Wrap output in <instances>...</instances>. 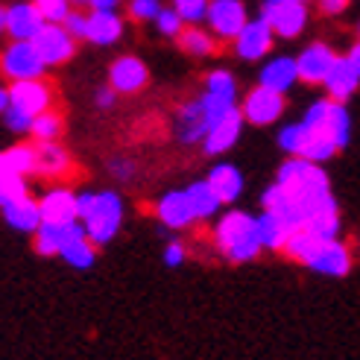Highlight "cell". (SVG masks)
Here are the masks:
<instances>
[{
  "label": "cell",
  "instance_id": "obj_27",
  "mask_svg": "<svg viewBox=\"0 0 360 360\" xmlns=\"http://www.w3.org/2000/svg\"><path fill=\"white\" fill-rule=\"evenodd\" d=\"M188 200H191V205H193L196 220L211 217V214H217L220 205H223V202H220V196L214 193V188L208 185V179H205V182H196V185L188 188Z\"/></svg>",
  "mask_w": 360,
  "mask_h": 360
},
{
  "label": "cell",
  "instance_id": "obj_8",
  "mask_svg": "<svg viewBox=\"0 0 360 360\" xmlns=\"http://www.w3.org/2000/svg\"><path fill=\"white\" fill-rule=\"evenodd\" d=\"M35 50L41 53L44 65H65L74 56V35H70L62 24H44V30L32 39Z\"/></svg>",
  "mask_w": 360,
  "mask_h": 360
},
{
  "label": "cell",
  "instance_id": "obj_22",
  "mask_svg": "<svg viewBox=\"0 0 360 360\" xmlns=\"http://www.w3.org/2000/svg\"><path fill=\"white\" fill-rule=\"evenodd\" d=\"M120 30H123V24L115 12H91L88 15V35L85 39L100 44V47H109L120 39Z\"/></svg>",
  "mask_w": 360,
  "mask_h": 360
},
{
  "label": "cell",
  "instance_id": "obj_28",
  "mask_svg": "<svg viewBox=\"0 0 360 360\" xmlns=\"http://www.w3.org/2000/svg\"><path fill=\"white\" fill-rule=\"evenodd\" d=\"M65 235H68V226L41 223L39 231H35V252H39V255H59Z\"/></svg>",
  "mask_w": 360,
  "mask_h": 360
},
{
  "label": "cell",
  "instance_id": "obj_19",
  "mask_svg": "<svg viewBox=\"0 0 360 360\" xmlns=\"http://www.w3.org/2000/svg\"><path fill=\"white\" fill-rule=\"evenodd\" d=\"M4 205V217L12 229L18 231H30V235H35L39 231V226L44 223L41 217V205L30 200V196H24V200H12V202H0Z\"/></svg>",
  "mask_w": 360,
  "mask_h": 360
},
{
  "label": "cell",
  "instance_id": "obj_11",
  "mask_svg": "<svg viewBox=\"0 0 360 360\" xmlns=\"http://www.w3.org/2000/svg\"><path fill=\"white\" fill-rule=\"evenodd\" d=\"M337 59H340V56H337L331 47H326V44H311V47L296 59V65H299V79L308 82V85L326 82L328 74L334 70V65H337Z\"/></svg>",
  "mask_w": 360,
  "mask_h": 360
},
{
  "label": "cell",
  "instance_id": "obj_13",
  "mask_svg": "<svg viewBox=\"0 0 360 360\" xmlns=\"http://www.w3.org/2000/svg\"><path fill=\"white\" fill-rule=\"evenodd\" d=\"M150 74L147 65L135 56H120L112 68H109V82L117 94H138L143 85H147Z\"/></svg>",
  "mask_w": 360,
  "mask_h": 360
},
{
  "label": "cell",
  "instance_id": "obj_31",
  "mask_svg": "<svg viewBox=\"0 0 360 360\" xmlns=\"http://www.w3.org/2000/svg\"><path fill=\"white\" fill-rule=\"evenodd\" d=\"M308 138H311V126L308 123H293V126H287V129H281L278 147L284 153H290V155H302L304 147H308Z\"/></svg>",
  "mask_w": 360,
  "mask_h": 360
},
{
  "label": "cell",
  "instance_id": "obj_16",
  "mask_svg": "<svg viewBox=\"0 0 360 360\" xmlns=\"http://www.w3.org/2000/svg\"><path fill=\"white\" fill-rule=\"evenodd\" d=\"M59 255L70 264V266H77V269H88L94 264V240L88 238V231L85 226L79 223H70L68 226V235H65V243H62V252Z\"/></svg>",
  "mask_w": 360,
  "mask_h": 360
},
{
  "label": "cell",
  "instance_id": "obj_47",
  "mask_svg": "<svg viewBox=\"0 0 360 360\" xmlns=\"http://www.w3.org/2000/svg\"><path fill=\"white\" fill-rule=\"evenodd\" d=\"M349 59H352V62H354V68L360 70V41H357V44L352 47V53H349Z\"/></svg>",
  "mask_w": 360,
  "mask_h": 360
},
{
  "label": "cell",
  "instance_id": "obj_32",
  "mask_svg": "<svg viewBox=\"0 0 360 360\" xmlns=\"http://www.w3.org/2000/svg\"><path fill=\"white\" fill-rule=\"evenodd\" d=\"M326 132L334 138V143L340 150L349 143V112H346V105L343 103H337L334 100V109H331V117H328V126H326Z\"/></svg>",
  "mask_w": 360,
  "mask_h": 360
},
{
  "label": "cell",
  "instance_id": "obj_17",
  "mask_svg": "<svg viewBox=\"0 0 360 360\" xmlns=\"http://www.w3.org/2000/svg\"><path fill=\"white\" fill-rule=\"evenodd\" d=\"M158 220L165 223L167 229H188L196 214H193V205L188 200V191H173V193H165L161 196V202L155 208Z\"/></svg>",
  "mask_w": 360,
  "mask_h": 360
},
{
  "label": "cell",
  "instance_id": "obj_18",
  "mask_svg": "<svg viewBox=\"0 0 360 360\" xmlns=\"http://www.w3.org/2000/svg\"><path fill=\"white\" fill-rule=\"evenodd\" d=\"M74 165H70V155L59 147L56 141L47 143H35V173L44 179H65Z\"/></svg>",
  "mask_w": 360,
  "mask_h": 360
},
{
  "label": "cell",
  "instance_id": "obj_43",
  "mask_svg": "<svg viewBox=\"0 0 360 360\" xmlns=\"http://www.w3.org/2000/svg\"><path fill=\"white\" fill-rule=\"evenodd\" d=\"M109 170H112V176H115V179H129V176H132V161H123V158H115Z\"/></svg>",
  "mask_w": 360,
  "mask_h": 360
},
{
  "label": "cell",
  "instance_id": "obj_35",
  "mask_svg": "<svg viewBox=\"0 0 360 360\" xmlns=\"http://www.w3.org/2000/svg\"><path fill=\"white\" fill-rule=\"evenodd\" d=\"M35 9L47 24H65V18L70 15V0H35Z\"/></svg>",
  "mask_w": 360,
  "mask_h": 360
},
{
  "label": "cell",
  "instance_id": "obj_21",
  "mask_svg": "<svg viewBox=\"0 0 360 360\" xmlns=\"http://www.w3.org/2000/svg\"><path fill=\"white\" fill-rule=\"evenodd\" d=\"M357 82H360V70H357V68H354V62L346 56V59H337L334 70H331L328 79H326V88H328L331 100L343 103V100H349V97L354 94Z\"/></svg>",
  "mask_w": 360,
  "mask_h": 360
},
{
  "label": "cell",
  "instance_id": "obj_25",
  "mask_svg": "<svg viewBox=\"0 0 360 360\" xmlns=\"http://www.w3.org/2000/svg\"><path fill=\"white\" fill-rule=\"evenodd\" d=\"M258 235H261L264 249H281V252H284V246H287V240H290L293 231L287 229V223L278 220L276 214L264 211L261 217H258Z\"/></svg>",
  "mask_w": 360,
  "mask_h": 360
},
{
  "label": "cell",
  "instance_id": "obj_45",
  "mask_svg": "<svg viewBox=\"0 0 360 360\" xmlns=\"http://www.w3.org/2000/svg\"><path fill=\"white\" fill-rule=\"evenodd\" d=\"M85 4L94 12H115V6L120 4V0H85Z\"/></svg>",
  "mask_w": 360,
  "mask_h": 360
},
{
  "label": "cell",
  "instance_id": "obj_3",
  "mask_svg": "<svg viewBox=\"0 0 360 360\" xmlns=\"http://www.w3.org/2000/svg\"><path fill=\"white\" fill-rule=\"evenodd\" d=\"M0 68L12 82H21V79H41L44 74V59L41 53L35 50L32 41H12L4 50V59H0Z\"/></svg>",
  "mask_w": 360,
  "mask_h": 360
},
{
  "label": "cell",
  "instance_id": "obj_41",
  "mask_svg": "<svg viewBox=\"0 0 360 360\" xmlns=\"http://www.w3.org/2000/svg\"><path fill=\"white\" fill-rule=\"evenodd\" d=\"M94 205H97V193H79L77 196V208H79V220H85L88 214L94 211Z\"/></svg>",
  "mask_w": 360,
  "mask_h": 360
},
{
  "label": "cell",
  "instance_id": "obj_44",
  "mask_svg": "<svg viewBox=\"0 0 360 360\" xmlns=\"http://www.w3.org/2000/svg\"><path fill=\"white\" fill-rule=\"evenodd\" d=\"M346 6H349V0H319V9L326 15H337V12H343Z\"/></svg>",
  "mask_w": 360,
  "mask_h": 360
},
{
  "label": "cell",
  "instance_id": "obj_26",
  "mask_svg": "<svg viewBox=\"0 0 360 360\" xmlns=\"http://www.w3.org/2000/svg\"><path fill=\"white\" fill-rule=\"evenodd\" d=\"M0 170H9L18 176L35 173V147L32 143H15V147L4 150V155H0Z\"/></svg>",
  "mask_w": 360,
  "mask_h": 360
},
{
  "label": "cell",
  "instance_id": "obj_30",
  "mask_svg": "<svg viewBox=\"0 0 360 360\" xmlns=\"http://www.w3.org/2000/svg\"><path fill=\"white\" fill-rule=\"evenodd\" d=\"M30 135L39 141V143L59 141V135H62V115H59V112H53V109H47L44 115H39V117L32 120Z\"/></svg>",
  "mask_w": 360,
  "mask_h": 360
},
{
  "label": "cell",
  "instance_id": "obj_24",
  "mask_svg": "<svg viewBox=\"0 0 360 360\" xmlns=\"http://www.w3.org/2000/svg\"><path fill=\"white\" fill-rule=\"evenodd\" d=\"M299 79V65H296V59H273L264 70H261V85H266V88H276V91H287L293 82Z\"/></svg>",
  "mask_w": 360,
  "mask_h": 360
},
{
  "label": "cell",
  "instance_id": "obj_14",
  "mask_svg": "<svg viewBox=\"0 0 360 360\" xmlns=\"http://www.w3.org/2000/svg\"><path fill=\"white\" fill-rule=\"evenodd\" d=\"M273 35L276 30L266 24V18H258V21H249L243 27V32L235 39V47H238V56L240 59H249V62H255L261 59L264 53L273 47Z\"/></svg>",
  "mask_w": 360,
  "mask_h": 360
},
{
  "label": "cell",
  "instance_id": "obj_37",
  "mask_svg": "<svg viewBox=\"0 0 360 360\" xmlns=\"http://www.w3.org/2000/svg\"><path fill=\"white\" fill-rule=\"evenodd\" d=\"M155 24H158V30L165 32V35H173V39H179V35H182V15H179L176 9H161V15L155 18Z\"/></svg>",
  "mask_w": 360,
  "mask_h": 360
},
{
  "label": "cell",
  "instance_id": "obj_2",
  "mask_svg": "<svg viewBox=\"0 0 360 360\" xmlns=\"http://www.w3.org/2000/svg\"><path fill=\"white\" fill-rule=\"evenodd\" d=\"M120 220H123V202H120V196L112 193V191H105V193H97V205L82 220V226L88 231V238L94 240V246H103V243H109L117 235Z\"/></svg>",
  "mask_w": 360,
  "mask_h": 360
},
{
  "label": "cell",
  "instance_id": "obj_49",
  "mask_svg": "<svg viewBox=\"0 0 360 360\" xmlns=\"http://www.w3.org/2000/svg\"><path fill=\"white\" fill-rule=\"evenodd\" d=\"M296 4H304V0H296Z\"/></svg>",
  "mask_w": 360,
  "mask_h": 360
},
{
  "label": "cell",
  "instance_id": "obj_29",
  "mask_svg": "<svg viewBox=\"0 0 360 360\" xmlns=\"http://www.w3.org/2000/svg\"><path fill=\"white\" fill-rule=\"evenodd\" d=\"M179 47H182L185 53H191V56H208V53H214V39L193 24V27L182 30V35H179Z\"/></svg>",
  "mask_w": 360,
  "mask_h": 360
},
{
  "label": "cell",
  "instance_id": "obj_4",
  "mask_svg": "<svg viewBox=\"0 0 360 360\" xmlns=\"http://www.w3.org/2000/svg\"><path fill=\"white\" fill-rule=\"evenodd\" d=\"M9 112H21L27 117H39L50 109V100H53V88L44 79H21V82H12L9 85Z\"/></svg>",
  "mask_w": 360,
  "mask_h": 360
},
{
  "label": "cell",
  "instance_id": "obj_42",
  "mask_svg": "<svg viewBox=\"0 0 360 360\" xmlns=\"http://www.w3.org/2000/svg\"><path fill=\"white\" fill-rule=\"evenodd\" d=\"M182 261H185V246L182 243H170L167 252H165V264L167 266H179Z\"/></svg>",
  "mask_w": 360,
  "mask_h": 360
},
{
  "label": "cell",
  "instance_id": "obj_15",
  "mask_svg": "<svg viewBox=\"0 0 360 360\" xmlns=\"http://www.w3.org/2000/svg\"><path fill=\"white\" fill-rule=\"evenodd\" d=\"M41 205V217L44 223H56V226H70L79 220V208H77V193H70L65 188H53L44 193Z\"/></svg>",
  "mask_w": 360,
  "mask_h": 360
},
{
  "label": "cell",
  "instance_id": "obj_1",
  "mask_svg": "<svg viewBox=\"0 0 360 360\" xmlns=\"http://www.w3.org/2000/svg\"><path fill=\"white\" fill-rule=\"evenodd\" d=\"M214 240L223 255L235 264L252 261L264 249L258 235V217H249L243 211H229L214 229Z\"/></svg>",
  "mask_w": 360,
  "mask_h": 360
},
{
  "label": "cell",
  "instance_id": "obj_9",
  "mask_svg": "<svg viewBox=\"0 0 360 360\" xmlns=\"http://www.w3.org/2000/svg\"><path fill=\"white\" fill-rule=\"evenodd\" d=\"M208 24L214 30V35L220 39H238L243 32L246 21V6L240 0H211V9H208Z\"/></svg>",
  "mask_w": 360,
  "mask_h": 360
},
{
  "label": "cell",
  "instance_id": "obj_48",
  "mask_svg": "<svg viewBox=\"0 0 360 360\" xmlns=\"http://www.w3.org/2000/svg\"><path fill=\"white\" fill-rule=\"evenodd\" d=\"M77 4H85V0H77Z\"/></svg>",
  "mask_w": 360,
  "mask_h": 360
},
{
  "label": "cell",
  "instance_id": "obj_23",
  "mask_svg": "<svg viewBox=\"0 0 360 360\" xmlns=\"http://www.w3.org/2000/svg\"><path fill=\"white\" fill-rule=\"evenodd\" d=\"M208 185L220 196V202H235L243 191V176L231 165H217L208 176Z\"/></svg>",
  "mask_w": 360,
  "mask_h": 360
},
{
  "label": "cell",
  "instance_id": "obj_33",
  "mask_svg": "<svg viewBox=\"0 0 360 360\" xmlns=\"http://www.w3.org/2000/svg\"><path fill=\"white\" fill-rule=\"evenodd\" d=\"M27 185H24V176L9 173V170H0V202H12V200H24Z\"/></svg>",
  "mask_w": 360,
  "mask_h": 360
},
{
  "label": "cell",
  "instance_id": "obj_46",
  "mask_svg": "<svg viewBox=\"0 0 360 360\" xmlns=\"http://www.w3.org/2000/svg\"><path fill=\"white\" fill-rule=\"evenodd\" d=\"M112 103H115V88H103V91H97V105L100 109H109Z\"/></svg>",
  "mask_w": 360,
  "mask_h": 360
},
{
  "label": "cell",
  "instance_id": "obj_6",
  "mask_svg": "<svg viewBox=\"0 0 360 360\" xmlns=\"http://www.w3.org/2000/svg\"><path fill=\"white\" fill-rule=\"evenodd\" d=\"M284 115V94L276 91V88L258 85L252 88L249 97L243 100V117L255 126H266Z\"/></svg>",
  "mask_w": 360,
  "mask_h": 360
},
{
  "label": "cell",
  "instance_id": "obj_39",
  "mask_svg": "<svg viewBox=\"0 0 360 360\" xmlns=\"http://www.w3.org/2000/svg\"><path fill=\"white\" fill-rule=\"evenodd\" d=\"M179 117H182V123L188 126V129H193V126H200L202 120V100H191L182 105V112H179Z\"/></svg>",
  "mask_w": 360,
  "mask_h": 360
},
{
  "label": "cell",
  "instance_id": "obj_34",
  "mask_svg": "<svg viewBox=\"0 0 360 360\" xmlns=\"http://www.w3.org/2000/svg\"><path fill=\"white\" fill-rule=\"evenodd\" d=\"M173 9L182 15L185 24H200L202 18H208L211 0H173Z\"/></svg>",
  "mask_w": 360,
  "mask_h": 360
},
{
  "label": "cell",
  "instance_id": "obj_38",
  "mask_svg": "<svg viewBox=\"0 0 360 360\" xmlns=\"http://www.w3.org/2000/svg\"><path fill=\"white\" fill-rule=\"evenodd\" d=\"M129 15L135 18V21H150V18L161 15V6H158V0H132Z\"/></svg>",
  "mask_w": 360,
  "mask_h": 360
},
{
  "label": "cell",
  "instance_id": "obj_36",
  "mask_svg": "<svg viewBox=\"0 0 360 360\" xmlns=\"http://www.w3.org/2000/svg\"><path fill=\"white\" fill-rule=\"evenodd\" d=\"M205 85H208V94H217V97H229V100H235V94H238L235 77H231L229 70H214Z\"/></svg>",
  "mask_w": 360,
  "mask_h": 360
},
{
  "label": "cell",
  "instance_id": "obj_20",
  "mask_svg": "<svg viewBox=\"0 0 360 360\" xmlns=\"http://www.w3.org/2000/svg\"><path fill=\"white\" fill-rule=\"evenodd\" d=\"M243 109H231L214 129L208 132V138H205V153L208 155H220V153H226L231 143L238 141V135H240V126H243Z\"/></svg>",
  "mask_w": 360,
  "mask_h": 360
},
{
  "label": "cell",
  "instance_id": "obj_5",
  "mask_svg": "<svg viewBox=\"0 0 360 360\" xmlns=\"http://www.w3.org/2000/svg\"><path fill=\"white\" fill-rule=\"evenodd\" d=\"M261 18H266V24L281 39H296L304 30V21H308V9H304V4H296V0H264Z\"/></svg>",
  "mask_w": 360,
  "mask_h": 360
},
{
  "label": "cell",
  "instance_id": "obj_7",
  "mask_svg": "<svg viewBox=\"0 0 360 360\" xmlns=\"http://www.w3.org/2000/svg\"><path fill=\"white\" fill-rule=\"evenodd\" d=\"M0 21H4V30L12 35V41H32L47 24L41 12L35 9V4H18L12 9H4Z\"/></svg>",
  "mask_w": 360,
  "mask_h": 360
},
{
  "label": "cell",
  "instance_id": "obj_10",
  "mask_svg": "<svg viewBox=\"0 0 360 360\" xmlns=\"http://www.w3.org/2000/svg\"><path fill=\"white\" fill-rule=\"evenodd\" d=\"M304 266H311L314 273L319 276H346L349 269H352V252L346 243H340V240H322L319 249L314 252V258L304 264Z\"/></svg>",
  "mask_w": 360,
  "mask_h": 360
},
{
  "label": "cell",
  "instance_id": "obj_40",
  "mask_svg": "<svg viewBox=\"0 0 360 360\" xmlns=\"http://www.w3.org/2000/svg\"><path fill=\"white\" fill-rule=\"evenodd\" d=\"M74 39H85L88 35V18L85 15H79V12H70L68 18H65V24H62Z\"/></svg>",
  "mask_w": 360,
  "mask_h": 360
},
{
  "label": "cell",
  "instance_id": "obj_12",
  "mask_svg": "<svg viewBox=\"0 0 360 360\" xmlns=\"http://www.w3.org/2000/svg\"><path fill=\"white\" fill-rule=\"evenodd\" d=\"M264 211L276 214L278 220H284L290 231L304 229V211H302L299 200L284 185H278V182L273 188H266V193H264Z\"/></svg>",
  "mask_w": 360,
  "mask_h": 360
}]
</instances>
